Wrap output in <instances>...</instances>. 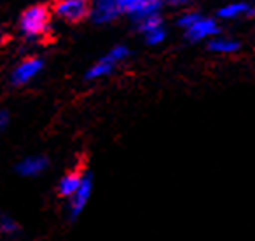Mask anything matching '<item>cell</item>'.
<instances>
[{
	"mask_svg": "<svg viewBox=\"0 0 255 241\" xmlns=\"http://www.w3.org/2000/svg\"><path fill=\"white\" fill-rule=\"evenodd\" d=\"M166 2H170V4H173V5H182V4H189L192 0H166Z\"/></svg>",
	"mask_w": 255,
	"mask_h": 241,
	"instance_id": "ac0fdd59",
	"label": "cell"
},
{
	"mask_svg": "<svg viewBox=\"0 0 255 241\" xmlns=\"http://www.w3.org/2000/svg\"><path fill=\"white\" fill-rule=\"evenodd\" d=\"M0 229L4 231V233H14L16 224L12 222L11 219H2V222H0Z\"/></svg>",
	"mask_w": 255,
	"mask_h": 241,
	"instance_id": "2e32d148",
	"label": "cell"
},
{
	"mask_svg": "<svg viewBox=\"0 0 255 241\" xmlns=\"http://www.w3.org/2000/svg\"><path fill=\"white\" fill-rule=\"evenodd\" d=\"M123 12L119 0H95V7H93V16L98 23L112 21L114 18Z\"/></svg>",
	"mask_w": 255,
	"mask_h": 241,
	"instance_id": "8992f818",
	"label": "cell"
},
{
	"mask_svg": "<svg viewBox=\"0 0 255 241\" xmlns=\"http://www.w3.org/2000/svg\"><path fill=\"white\" fill-rule=\"evenodd\" d=\"M140 28L143 30V33L149 32V30H154L157 28V26H163V21H161V18L157 14H152V16H147V18L140 19Z\"/></svg>",
	"mask_w": 255,
	"mask_h": 241,
	"instance_id": "4fadbf2b",
	"label": "cell"
},
{
	"mask_svg": "<svg viewBox=\"0 0 255 241\" xmlns=\"http://www.w3.org/2000/svg\"><path fill=\"white\" fill-rule=\"evenodd\" d=\"M210 49L217 54H233L240 49V44L233 39H227V37H215L210 42Z\"/></svg>",
	"mask_w": 255,
	"mask_h": 241,
	"instance_id": "8fae6325",
	"label": "cell"
},
{
	"mask_svg": "<svg viewBox=\"0 0 255 241\" xmlns=\"http://www.w3.org/2000/svg\"><path fill=\"white\" fill-rule=\"evenodd\" d=\"M164 37H166V30L163 26H157V28L145 32V39L149 44H161L164 40Z\"/></svg>",
	"mask_w": 255,
	"mask_h": 241,
	"instance_id": "5bb4252c",
	"label": "cell"
},
{
	"mask_svg": "<svg viewBox=\"0 0 255 241\" xmlns=\"http://www.w3.org/2000/svg\"><path fill=\"white\" fill-rule=\"evenodd\" d=\"M82 182H84V177H82L81 171H70L68 175H65L61 178L60 184V194L61 196H75V192L81 189Z\"/></svg>",
	"mask_w": 255,
	"mask_h": 241,
	"instance_id": "ba28073f",
	"label": "cell"
},
{
	"mask_svg": "<svg viewBox=\"0 0 255 241\" xmlns=\"http://www.w3.org/2000/svg\"><path fill=\"white\" fill-rule=\"evenodd\" d=\"M199 19V14L198 12H185L184 16H182L180 19H178V25L184 26V30H187L189 26H192L196 21Z\"/></svg>",
	"mask_w": 255,
	"mask_h": 241,
	"instance_id": "9a60e30c",
	"label": "cell"
},
{
	"mask_svg": "<svg viewBox=\"0 0 255 241\" xmlns=\"http://www.w3.org/2000/svg\"><path fill=\"white\" fill-rule=\"evenodd\" d=\"M53 12L68 23H79L93 11L88 0H56L53 4Z\"/></svg>",
	"mask_w": 255,
	"mask_h": 241,
	"instance_id": "7a4b0ae2",
	"label": "cell"
},
{
	"mask_svg": "<svg viewBox=\"0 0 255 241\" xmlns=\"http://www.w3.org/2000/svg\"><path fill=\"white\" fill-rule=\"evenodd\" d=\"M126 56H128L126 47H123V46L114 47L105 58H102V60L88 72V79H98V77H103V75L110 74V72L114 70V67H116L121 60H124Z\"/></svg>",
	"mask_w": 255,
	"mask_h": 241,
	"instance_id": "277c9868",
	"label": "cell"
},
{
	"mask_svg": "<svg viewBox=\"0 0 255 241\" xmlns=\"http://www.w3.org/2000/svg\"><path fill=\"white\" fill-rule=\"evenodd\" d=\"M5 124H7V114L0 112V128H4Z\"/></svg>",
	"mask_w": 255,
	"mask_h": 241,
	"instance_id": "e0dca14e",
	"label": "cell"
},
{
	"mask_svg": "<svg viewBox=\"0 0 255 241\" xmlns=\"http://www.w3.org/2000/svg\"><path fill=\"white\" fill-rule=\"evenodd\" d=\"M123 12L135 16L136 19H143L147 16L157 14L161 7V0H119Z\"/></svg>",
	"mask_w": 255,
	"mask_h": 241,
	"instance_id": "3957f363",
	"label": "cell"
},
{
	"mask_svg": "<svg viewBox=\"0 0 255 241\" xmlns=\"http://www.w3.org/2000/svg\"><path fill=\"white\" fill-rule=\"evenodd\" d=\"M185 33H187L189 39L196 40V42H198V40H205V39H215L217 33H219V26H217V23L213 21V19L199 16L198 21L192 26H189V28L185 30Z\"/></svg>",
	"mask_w": 255,
	"mask_h": 241,
	"instance_id": "5b68a950",
	"label": "cell"
},
{
	"mask_svg": "<svg viewBox=\"0 0 255 241\" xmlns=\"http://www.w3.org/2000/svg\"><path fill=\"white\" fill-rule=\"evenodd\" d=\"M46 164H47V161L44 159V157H30V159L23 161V163L19 164V171H21L23 175H37L46 168Z\"/></svg>",
	"mask_w": 255,
	"mask_h": 241,
	"instance_id": "7c38bea8",
	"label": "cell"
},
{
	"mask_svg": "<svg viewBox=\"0 0 255 241\" xmlns=\"http://www.w3.org/2000/svg\"><path fill=\"white\" fill-rule=\"evenodd\" d=\"M51 21V12L46 5H32L21 16V30L25 35H42Z\"/></svg>",
	"mask_w": 255,
	"mask_h": 241,
	"instance_id": "6da1fadb",
	"label": "cell"
},
{
	"mask_svg": "<svg viewBox=\"0 0 255 241\" xmlns=\"http://www.w3.org/2000/svg\"><path fill=\"white\" fill-rule=\"evenodd\" d=\"M91 187H93L91 178L84 177V182H82L81 189L75 192L74 199H72V215H74V217H77L79 213L82 212V208H84V205H86V201H88L89 194H91Z\"/></svg>",
	"mask_w": 255,
	"mask_h": 241,
	"instance_id": "9c48e42d",
	"label": "cell"
},
{
	"mask_svg": "<svg viewBox=\"0 0 255 241\" xmlns=\"http://www.w3.org/2000/svg\"><path fill=\"white\" fill-rule=\"evenodd\" d=\"M247 14H250V7L245 2H233V4L224 5L219 11V16L222 19H238Z\"/></svg>",
	"mask_w": 255,
	"mask_h": 241,
	"instance_id": "30bf717a",
	"label": "cell"
},
{
	"mask_svg": "<svg viewBox=\"0 0 255 241\" xmlns=\"http://www.w3.org/2000/svg\"><path fill=\"white\" fill-rule=\"evenodd\" d=\"M40 68H42V61L37 60V58H28V60H25L16 68L14 75H12V81H14V84H25V82L30 81Z\"/></svg>",
	"mask_w": 255,
	"mask_h": 241,
	"instance_id": "52a82bcc",
	"label": "cell"
}]
</instances>
